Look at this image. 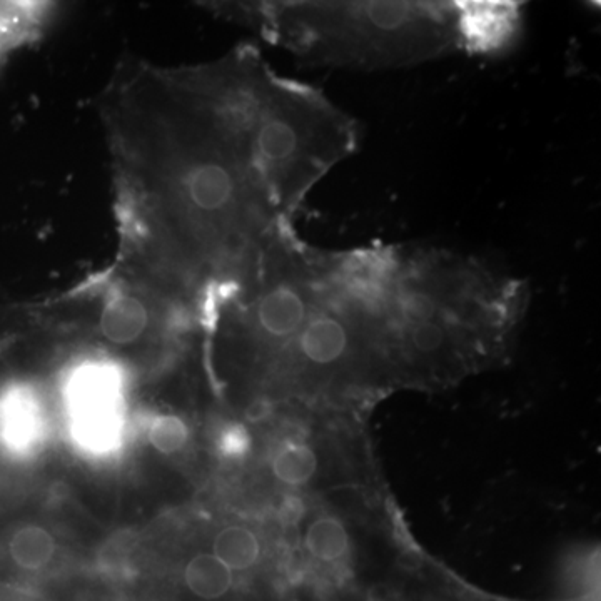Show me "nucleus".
<instances>
[{
  "instance_id": "f257e3e1",
  "label": "nucleus",
  "mask_w": 601,
  "mask_h": 601,
  "mask_svg": "<svg viewBox=\"0 0 601 601\" xmlns=\"http://www.w3.org/2000/svg\"><path fill=\"white\" fill-rule=\"evenodd\" d=\"M111 157L114 264L149 291L218 296L291 226L243 117L196 64L122 62L99 97Z\"/></svg>"
},
{
  "instance_id": "f03ea898",
  "label": "nucleus",
  "mask_w": 601,
  "mask_h": 601,
  "mask_svg": "<svg viewBox=\"0 0 601 601\" xmlns=\"http://www.w3.org/2000/svg\"><path fill=\"white\" fill-rule=\"evenodd\" d=\"M301 59L334 66H398L460 47L455 4L248 2L204 4Z\"/></svg>"
},
{
  "instance_id": "7ed1b4c3",
  "label": "nucleus",
  "mask_w": 601,
  "mask_h": 601,
  "mask_svg": "<svg viewBox=\"0 0 601 601\" xmlns=\"http://www.w3.org/2000/svg\"><path fill=\"white\" fill-rule=\"evenodd\" d=\"M460 47L496 52L510 46L520 24V9L511 2H456Z\"/></svg>"
},
{
  "instance_id": "20e7f679",
  "label": "nucleus",
  "mask_w": 601,
  "mask_h": 601,
  "mask_svg": "<svg viewBox=\"0 0 601 601\" xmlns=\"http://www.w3.org/2000/svg\"><path fill=\"white\" fill-rule=\"evenodd\" d=\"M61 14L56 2H0V64L41 42Z\"/></svg>"
},
{
  "instance_id": "39448f33",
  "label": "nucleus",
  "mask_w": 601,
  "mask_h": 601,
  "mask_svg": "<svg viewBox=\"0 0 601 601\" xmlns=\"http://www.w3.org/2000/svg\"><path fill=\"white\" fill-rule=\"evenodd\" d=\"M296 338L299 353L316 366L338 363L339 359L346 356L351 344L346 324L329 314H318L306 319Z\"/></svg>"
},
{
  "instance_id": "423d86ee",
  "label": "nucleus",
  "mask_w": 601,
  "mask_h": 601,
  "mask_svg": "<svg viewBox=\"0 0 601 601\" xmlns=\"http://www.w3.org/2000/svg\"><path fill=\"white\" fill-rule=\"evenodd\" d=\"M184 580L199 598L218 600L233 586V571L213 553H199L187 563Z\"/></svg>"
},
{
  "instance_id": "0eeeda50",
  "label": "nucleus",
  "mask_w": 601,
  "mask_h": 601,
  "mask_svg": "<svg viewBox=\"0 0 601 601\" xmlns=\"http://www.w3.org/2000/svg\"><path fill=\"white\" fill-rule=\"evenodd\" d=\"M56 538L41 525H24L9 540V553L22 570H41L56 555Z\"/></svg>"
},
{
  "instance_id": "6e6552de",
  "label": "nucleus",
  "mask_w": 601,
  "mask_h": 601,
  "mask_svg": "<svg viewBox=\"0 0 601 601\" xmlns=\"http://www.w3.org/2000/svg\"><path fill=\"white\" fill-rule=\"evenodd\" d=\"M213 555L231 571L248 570L259 560L261 543L246 526H228L214 538Z\"/></svg>"
},
{
  "instance_id": "1a4fd4ad",
  "label": "nucleus",
  "mask_w": 601,
  "mask_h": 601,
  "mask_svg": "<svg viewBox=\"0 0 601 601\" xmlns=\"http://www.w3.org/2000/svg\"><path fill=\"white\" fill-rule=\"evenodd\" d=\"M349 543L351 540L346 526L331 516L311 523L304 538V545L311 556L324 563L341 560L349 551Z\"/></svg>"
},
{
  "instance_id": "9d476101",
  "label": "nucleus",
  "mask_w": 601,
  "mask_h": 601,
  "mask_svg": "<svg viewBox=\"0 0 601 601\" xmlns=\"http://www.w3.org/2000/svg\"><path fill=\"white\" fill-rule=\"evenodd\" d=\"M316 470H318L316 453L303 443H289L274 456V476L284 485H306L311 481Z\"/></svg>"
},
{
  "instance_id": "9b49d317",
  "label": "nucleus",
  "mask_w": 601,
  "mask_h": 601,
  "mask_svg": "<svg viewBox=\"0 0 601 601\" xmlns=\"http://www.w3.org/2000/svg\"><path fill=\"white\" fill-rule=\"evenodd\" d=\"M438 308V306H436ZM405 341L415 353L430 356L440 353L448 341V331L445 324L438 319V314L431 318L406 323Z\"/></svg>"
},
{
  "instance_id": "f8f14e48",
  "label": "nucleus",
  "mask_w": 601,
  "mask_h": 601,
  "mask_svg": "<svg viewBox=\"0 0 601 601\" xmlns=\"http://www.w3.org/2000/svg\"><path fill=\"white\" fill-rule=\"evenodd\" d=\"M149 441L161 455H174L187 445L189 428L179 416H156L149 426Z\"/></svg>"
},
{
  "instance_id": "ddd939ff",
  "label": "nucleus",
  "mask_w": 601,
  "mask_h": 601,
  "mask_svg": "<svg viewBox=\"0 0 601 601\" xmlns=\"http://www.w3.org/2000/svg\"><path fill=\"white\" fill-rule=\"evenodd\" d=\"M249 443L251 441H249V433L246 428L234 423L219 433L218 450L224 458L238 460L248 453Z\"/></svg>"
},
{
  "instance_id": "4468645a",
  "label": "nucleus",
  "mask_w": 601,
  "mask_h": 601,
  "mask_svg": "<svg viewBox=\"0 0 601 601\" xmlns=\"http://www.w3.org/2000/svg\"><path fill=\"white\" fill-rule=\"evenodd\" d=\"M271 411H273V405L269 403L268 399H254L253 403L248 406L246 418H248L249 421H253V423H259V421L266 420V418L271 415Z\"/></svg>"
}]
</instances>
